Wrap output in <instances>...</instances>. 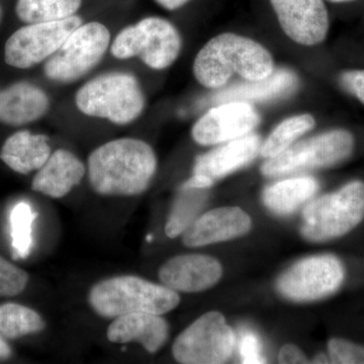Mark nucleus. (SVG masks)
Segmentation results:
<instances>
[{
    "instance_id": "obj_1",
    "label": "nucleus",
    "mask_w": 364,
    "mask_h": 364,
    "mask_svg": "<svg viewBox=\"0 0 364 364\" xmlns=\"http://www.w3.org/2000/svg\"><path fill=\"white\" fill-rule=\"evenodd\" d=\"M157 157L142 140L117 139L97 148L88 158V178L98 195L133 196L149 188Z\"/></svg>"
},
{
    "instance_id": "obj_2",
    "label": "nucleus",
    "mask_w": 364,
    "mask_h": 364,
    "mask_svg": "<svg viewBox=\"0 0 364 364\" xmlns=\"http://www.w3.org/2000/svg\"><path fill=\"white\" fill-rule=\"evenodd\" d=\"M274 70L272 56L262 45L236 33H222L208 41L193 63L196 80L208 88L222 87L235 73L254 81Z\"/></svg>"
},
{
    "instance_id": "obj_3",
    "label": "nucleus",
    "mask_w": 364,
    "mask_h": 364,
    "mask_svg": "<svg viewBox=\"0 0 364 364\" xmlns=\"http://www.w3.org/2000/svg\"><path fill=\"white\" fill-rule=\"evenodd\" d=\"M88 301L100 317L116 318L133 313L163 315L181 303L177 291L135 275H119L91 287Z\"/></svg>"
},
{
    "instance_id": "obj_4",
    "label": "nucleus",
    "mask_w": 364,
    "mask_h": 364,
    "mask_svg": "<svg viewBox=\"0 0 364 364\" xmlns=\"http://www.w3.org/2000/svg\"><path fill=\"white\" fill-rule=\"evenodd\" d=\"M79 111L86 116L131 124L145 109V95L138 79L126 72H109L91 79L78 90Z\"/></svg>"
},
{
    "instance_id": "obj_5",
    "label": "nucleus",
    "mask_w": 364,
    "mask_h": 364,
    "mask_svg": "<svg viewBox=\"0 0 364 364\" xmlns=\"http://www.w3.org/2000/svg\"><path fill=\"white\" fill-rule=\"evenodd\" d=\"M363 218L364 182H349L306 205L301 234L310 241L332 240L349 233Z\"/></svg>"
},
{
    "instance_id": "obj_6",
    "label": "nucleus",
    "mask_w": 364,
    "mask_h": 364,
    "mask_svg": "<svg viewBox=\"0 0 364 364\" xmlns=\"http://www.w3.org/2000/svg\"><path fill=\"white\" fill-rule=\"evenodd\" d=\"M181 49V38L176 26L164 18L151 16L127 26L112 42V54L117 59L139 57L155 70L173 63Z\"/></svg>"
},
{
    "instance_id": "obj_7",
    "label": "nucleus",
    "mask_w": 364,
    "mask_h": 364,
    "mask_svg": "<svg viewBox=\"0 0 364 364\" xmlns=\"http://www.w3.org/2000/svg\"><path fill=\"white\" fill-rule=\"evenodd\" d=\"M109 43L107 26L97 21L82 23L46 62V77L60 83L78 80L102 61Z\"/></svg>"
},
{
    "instance_id": "obj_8",
    "label": "nucleus",
    "mask_w": 364,
    "mask_h": 364,
    "mask_svg": "<svg viewBox=\"0 0 364 364\" xmlns=\"http://www.w3.org/2000/svg\"><path fill=\"white\" fill-rule=\"evenodd\" d=\"M354 147L351 133L333 130L289 146L261 167L265 176H282L301 170L334 166L350 156Z\"/></svg>"
},
{
    "instance_id": "obj_9",
    "label": "nucleus",
    "mask_w": 364,
    "mask_h": 364,
    "mask_svg": "<svg viewBox=\"0 0 364 364\" xmlns=\"http://www.w3.org/2000/svg\"><path fill=\"white\" fill-rule=\"evenodd\" d=\"M236 337L219 312H208L178 335L172 346L177 363H225L233 354Z\"/></svg>"
},
{
    "instance_id": "obj_10",
    "label": "nucleus",
    "mask_w": 364,
    "mask_h": 364,
    "mask_svg": "<svg viewBox=\"0 0 364 364\" xmlns=\"http://www.w3.org/2000/svg\"><path fill=\"white\" fill-rule=\"evenodd\" d=\"M81 25L82 20L78 16L61 21L28 23L6 41L4 60L14 68H32L52 57Z\"/></svg>"
},
{
    "instance_id": "obj_11",
    "label": "nucleus",
    "mask_w": 364,
    "mask_h": 364,
    "mask_svg": "<svg viewBox=\"0 0 364 364\" xmlns=\"http://www.w3.org/2000/svg\"><path fill=\"white\" fill-rule=\"evenodd\" d=\"M344 275L343 264L336 256H311L280 275L277 291L289 301H318L338 291Z\"/></svg>"
},
{
    "instance_id": "obj_12",
    "label": "nucleus",
    "mask_w": 364,
    "mask_h": 364,
    "mask_svg": "<svg viewBox=\"0 0 364 364\" xmlns=\"http://www.w3.org/2000/svg\"><path fill=\"white\" fill-rule=\"evenodd\" d=\"M259 123V114L248 102H224L196 122L191 136L200 145H215L248 135Z\"/></svg>"
},
{
    "instance_id": "obj_13",
    "label": "nucleus",
    "mask_w": 364,
    "mask_h": 364,
    "mask_svg": "<svg viewBox=\"0 0 364 364\" xmlns=\"http://www.w3.org/2000/svg\"><path fill=\"white\" fill-rule=\"evenodd\" d=\"M287 37L304 46L320 44L329 31V16L323 0H270Z\"/></svg>"
},
{
    "instance_id": "obj_14",
    "label": "nucleus",
    "mask_w": 364,
    "mask_h": 364,
    "mask_svg": "<svg viewBox=\"0 0 364 364\" xmlns=\"http://www.w3.org/2000/svg\"><path fill=\"white\" fill-rule=\"evenodd\" d=\"M222 274L221 263L202 254L176 256L159 270L162 284L181 293H200L210 289Z\"/></svg>"
},
{
    "instance_id": "obj_15",
    "label": "nucleus",
    "mask_w": 364,
    "mask_h": 364,
    "mask_svg": "<svg viewBox=\"0 0 364 364\" xmlns=\"http://www.w3.org/2000/svg\"><path fill=\"white\" fill-rule=\"evenodd\" d=\"M252 226L250 217L240 208H220L200 215L182 233V242L188 247L232 240L248 233Z\"/></svg>"
},
{
    "instance_id": "obj_16",
    "label": "nucleus",
    "mask_w": 364,
    "mask_h": 364,
    "mask_svg": "<svg viewBox=\"0 0 364 364\" xmlns=\"http://www.w3.org/2000/svg\"><path fill=\"white\" fill-rule=\"evenodd\" d=\"M261 146V138L256 134L229 141L196 158L193 174L215 182L252 162L260 152Z\"/></svg>"
},
{
    "instance_id": "obj_17",
    "label": "nucleus",
    "mask_w": 364,
    "mask_h": 364,
    "mask_svg": "<svg viewBox=\"0 0 364 364\" xmlns=\"http://www.w3.org/2000/svg\"><path fill=\"white\" fill-rule=\"evenodd\" d=\"M169 336V325L161 315L133 313L112 321L107 331L112 343L138 342L149 353H156L164 346Z\"/></svg>"
},
{
    "instance_id": "obj_18",
    "label": "nucleus",
    "mask_w": 364,
    "mask_h": 364,
    "mask_svg": "<svg viewBox=\"0 0 364 364\" xmlns=\"http://www.w3.org/2000/svg\"><path fill=\"white\" fill-rule=\"evenodd\" d=\"M49 109L47 93L33 83H14L0 90V123L14 127L33 123Z\"/></svg>"
},
{
    "instance_id": "obj_19",
    "label": "nucleus",
    "mask_w": 364,
    "mask_h": 364,
    "mask_svg": "<svg viewBox=\"0 0 364 364\" xmlns=\"http://www.w3.org/2000/svg\"><path fill=\"white\" fill-rule=\"evenodd\" d=\"M85 174V164L73 153L68 150H56L38 170L32 188L50 198H64L80 183Z\"/></svg>"
},
{
    "instance_id": "obj_20",
    "label": "nucleus",
    "mask_w": 364,
    "mask_h": 364,
    "mask_svg": "<svg viewBox=\"0 0 364 364\" xmlns=\"http://www.w3.org/2000/svg\"><path fill=\"white\" fill-rule=\"evenodd\" d=\"M299 79L289 69H277L267 78L239 82L215 93L213 104L230 102H260L287 97L296 90Z\"/></svg>"
},
{
    "instance_id": "obj_21",
    "label": "nucleus",
    "mask_w": 364,
    "mask_h": 364,
    "mask_svg": "<svg viewBox=\"0 0 364 364\" xmlns=\"http://www.w3.org/2000/svg\"><path fill=\"white\" fill-rule=\"evenodd\" d=\"M51 154L47 136L20 131L6 139L0 150V159L14 171L28 174L39 170Z\"/></svg>"
},
{
    "instance_id": "obj_22",
    "label": "nucleus",
    "mask_w": 364,
    "mask_h": 364,
    "mask_svg": "<svg viewBox=\"0 0 364 364\" xmlns=\"http://www.w3.org/2000/svg\"><path fill=\"white\" fill-rule=\"evenodd\" d=\"M318 189V181L314 177H294L267 186L263 191L262 200L274 214L289 215L310 200Z\"/></svg>"
},
{
    "instance_id": "obj_23",
    "label": "nucleus",
    "mask_w": 364,
    "mask_h": 364,
    "mask_svg": "<svg viewBox=\"0 0 364 364\" xmlns=\"http://www.w3.org/2000/svg\"><path fill=\"white\" fill-rule=\"evenodd\" d=\"M208 188L182 186L170 210L168 220L165 226L167 236L169 238H176L182 235L200 217L208 202Z\"/></svg>"
},
{
    "instance_id": "obj_24",
    "label": "nucleus",
    "mask_w": 364,
    "mask_h": 364,
    "mask_svg": "<svg viewBox=\"0 0 364 364\" xmlns=\"http://www.w3.org/2000/svg\"><path fill=\"white\" fill-rule=\"evenodd\" d=\"M82 0H18L16 16L26 23L65 20L75 16Z\"/></svg>"
},
{
    "instance_id": "obj_25",
    "label": "nucleus",
    "mask_w": 364,
    "mask_h": 364,
    "mask_svg": "<svg viewBox=\"0 0 364 364\" xmlns=\"http://www.w3.org/2000/svg\"><path fill=\"white\" fill-rule=\"evenodd\" d=\"M44 318L28 306L7 303L0 306V333L6 338L18 339L43 331Z\"/></svg>"
},
{
    "instance_id": "obj_26",
    "label": "nucleus",
    "mask_w": 364,
    "mask_h": 364,
    "mask_svg": "<svg viewBox=\"0 0 364 364\" xmlns=\"http://www.w3.org/2000/svg\"><path fill=\"white\" fill-rule=\"evenodd\" d=\"M315 127V119L310 114H301L284 119L273 130L261 146V156L275 157L287 149L291 144Z\"/></svg>"
},
{
    "instance_id": "obj_27",
    "label": "nucleus",
    "mask_w": 364,
    "mask_h": 364,
    "mask_svg": "<svg viewBox=\"0 0 364 364\" xmlns=\"http://www.w3.org/2000/svg\"><path fill=\"white\" fill-rule=\"evenodd\" d=\"M37 213L28 203L14 205L11 213V247L14 259H26L33 248V225Z\"/></svg>"
},
{
    "instance_id": "obj_28",
    "label": "nucleus",
    "mask_w": 364,
    "mask_h": 364,
    "mask_svg": "<svg viewBox=\"0 0 364 364\" xmlns=\"http://www.w3.org/2000/svg\"><path fill=\"white\" fill-rule=\"evenodd\" d=\"M28 274L0 256V296H18L25 291Z\"/></svg>"
},
{
    "instance_id": "obj_29",
    "label": "nucleus",
    "mask_w": 364,
    "mask_h": 364,
    "mask_svg": "<svg viewBox=\"0 0 364 364\" xmlns=\"http://www.w3.org/2000/svg\"><path fill=\"white\" fill-rule=\"evenodd\" d=\"M331 363L364 364V347L344 339H331L328 344Z\"/></svg>"
},
{
    "instance_id": "obj_30",
    "label": "nucleus",
    "mask_w": 364,
    "mask_h": 364,
    "mask_svg": "<svg viewBox=\"0 0 364 364\" xmlns=\"http://www.w3.org/2000/svg\"><path fill=\"white\" fill-rule=\"evenodd\" d=\"M240 355L243 363H264L261 356V344L258 336L252 332L244 333L240 341Z\"/></svg>"
},
{
    "instance_id": "obj_31",
    "label": "nucleus",
    "mask_w": 364,
    "mask_h": 364,
    "mask_svg": "<svg viewBox=\"0 0 364 364\" xmlns=\"http://www.w3.org/2000/svg\"><path fill=\"white\" fill-rule=\"evenodd\" d=\"M340 85L364 105V70L345 71L340 75Z\"/></svg>"
},
{
    "instance_id": "obj_32",
    "label": "nucleus",
    "mask_w": 364,
    "mask_h": 364,
    "mask_svg": "<svg viewBox=\"0 0 364 364\" xmlns=\"http://www.w3.org/2000/svg\"><path fill=\"white\" fill-rule=\"evenodd\" d=\"M279 363H308V358L299 348L294 344H287L280 349Z\"/></svg>"
},
{
    "instance_id": "obj_33",
    "label": "nucleus",
    "mask_w": 364,
    "mask_h": 364,
    "mask_svg": "<svg viewBox=\"0 0 364 364\" xmlns=\"http://www.w3.org/2000/svg\"><path fill=\"white\" fill-rule=\"evenodd\" d=\"M213 184H214V182L210 181L207 177L193 174L183 186H188V188H210Z\"/></svg>"
},
{
    "instance_id": "obj_34",
    "label": "nucleus",
    "mask_w": 364,
    "mask_h": 364,
    "mask_svg": "<svg viewBox=\"0 0 364 364\" xmlns=\"http://www.w3.org/2000/svg\"><path fill=\"white\" fill-rule=\"evenodd\" d=\"M189 0H156V2L168 11H174L188 2Z\"/></svg>"
},
{
    "instance_id": "obj_35",
    "label": "nucleus",
    "mask_w": 364,
    "mask_h": 364,
    "mask_svg": "<svg viewBox=\"0 0 364 364\" xmlns=\"http://www.w3.org/2000/svg\"><path fill=\"white\" fill-rule=\"evenodd\" d=\"M13 351H11V346L7 344L6 340L0 336V360H4V359H9L11 358Z\"/></svg>"
},
{
    "instance_id": "obj_36",
    "label": "nucleus",
    "mask_w": 364,
    "mask_h": 364,
    "mask_svg": "<svg viewBox=\"0 0 364 364\" xmlns=\"http://www.w3.org/2000/svg\"><path fill=\"white\" fill-rule=\"evenodd\" d=\"M314 363H331L329 356L326 355L324 353L318 354L315 358H314Z\"/></svg>"
},
{
    "instance_id": "obj_37",
    "label": "nucleus",
    "mask_w": 364,
    "mask_h": 364,
    "mask_svg": "<svg viewBox=\"0 0 364 364\" xmlns=\"http://www.w3.org/2000/svg\"><path fill=\"white\" fill-rule=\"evenodd\" d=\"M329 1L336 2V4H341V2L353 1V0H329Z\"/></svg>"
},
{
    "instance_id": "obj_38",
    "label": "nucleus",
    "mask_w": 364,
    "mask_h": 364,
    "mask_svg": "<svg viewBox=\"0 0 364 364\" xmlns=\"http://www.w3.org/2000/svg\"><path fill=\"white\" fill-rule=\"evenodd\" d=\"M2 16H4V11H2V7L0 6V23H1Z\"/></svg>"
}]
</instances>
